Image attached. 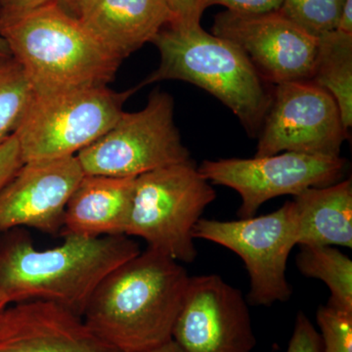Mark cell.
<instances>
[{
	"mask_svg": "<svg viewBox=\"0 0 352 352\" xmlns=\"http://www.w3.org/2000/svg\"><path fill=\"white\" fill-rule=\"evenodd\" d=\"M312 82L332 95L346 131L352 126V34L333 30L318 38Z\"/></svg>",
	"mask_w": 352,
	"mask_h": 352,
	"instance_id": "18",
	"label": "cell"
},
{
	"mask_svg": "<svg viewBox=\"0 0 352 352\" xmlns=\"http://www.w3.org/2000/svg\"><path fill=\"white\" fill-rule=\"evenodd\" d=\"M0 36L36 95L107 85L122 62L54 2L23 15L0 17Z\"/></svg>",
	"mask_w": 352,
	"mask_h": 352,
	"instance_id": "3",
	"label": "cell"
},
{
	"mask_svg": "<svg viewBox=\"0 0 352 352\" xmlns=\"http://www.w3.org/2000/svg\"><path fill=\"white\" fill-rule=\"evenodd\" d=\"M298 224L293 201L271 214L222 221L201 219L194 227V239L226 247L244 261L251 280L249 302L271 307L287 302L292 288L287 280V263L295 245Z\"/></svg>",
	"mask_w": 352,
	"mask_h": 352,
	"instance_id": "8",
	"label": "cell"
},
{
	"mask_svg": "<svg viewBox=\"0 0 352 352\" xmlns=\"http://www.w3.org/2000/svg\"><path fill=\"white\" fill-rule=\"evenodd\" d=\"M296 266L305 276L327 285L329 307L352 312V261L344 252L333 245H300Z\"/></svg>",
	"mask_w": 352,
	"mask_h": 352,
	"instance_id": "19",
	"label": "cell"
},
{
	"mask_svg": "<svg viewBox=\"0 0 352 352\" xmlns=\"http://www.w3.org/2000/svg\"><path fill=\"white\" fill-rule=\"evenodd\" d=\"M152 43L159 50L160 65L141 87L170 80L192 83L230 109L248 134L258 136L272 94L237 45L201 25L178 24L166 25Z\"/></svg>",
	"mask_w": 352,
	"mask_h": 352,
	"instance_id": "4",
	"label": "cell"
},
{
	"mask_svg": "<svg viewBox=\"0 0 352 352\" xmlns=\"http://www.w3.org/2000/svg\"><path fill=\"white\" fill-rule=\"evenodd\" d=\"M141 352H184L182 347L178 346L173 340L164 342L161 346L154 347V349H148V351Z\"/></svg>",
	"mask_w": 352,
	"mask_h": 352,
	"instance_id": "30",
	"label": "cell"
},
{
	"mask_svg": "<svg viewBox=\"0 0 352 352\" xmlns=\"http://www.w3.org/2000/svg\"><path fill=\"white\" fill-rule=\"evenodd\" d=\"M286 352H323L320 333L302 311L296 315L293 335Z\"/></svg>",
	"mask_w": 352,
	"mask_h": 352,
	"instance_id": "23",
	"label": "cell"
},
{
	"mask_svg": "<svg viewBox=\"0 0 352 352\" xmlns=\"http://www.w3.org/2000/svg\"><path fill=\"white\" fill-rule=\"evenodd\" d=\"M80 21L106 50L124 61L152 43L175 17L166 0H99Z\"/></svg>",
	"mask_w": 352,
	"mask_h": 352,
	"instance_id": "16",
	"label": "cell"
},
{
	"mask_svg": "<svg viewBox=\"0 0 352 352\" xmlns=\"http://www.w3.org/2000/svg\"><path fill=\"white\" fill-rule=\"evenodd\" d=\"M129 236H66L58 247L41 250L25 228L0 235V298L7 305L41 300L82 317L99 283L138 256Z\"/></svg>",
	"mask_w": 352,
	"mask_h": 352,
	"instance_id": "1",
	"label": "cell"
},
{
	"mask_svg": "<svg viewBox=\"0 0 352 352\" xmlns=\"http://www.w3.org/2000/svg\"><path fill=\"white\" fill-rule=\"evenodd\" d=\"M85 175L138 177L191 159L175 122V100L154 90L142 110L122 113L110 131L76 155Z\"/></svg>",
	"mask_w": 352,
	"mask_h": 352,
	"instance_id": "7",
	"label": "cell"
},
{
	"mask_svg": "<svg viewBox=\"0 0 352 352\" xmlns=\"http://www.w3.org/2000/svg\"><path fill=\"white\" fill-rule=\"evenodd\" d=\"M99 0H55L58 8L67 15L82 20Z\"/></svg>",
	"mask_w": 352,
	"mask_h": 352,
	"instance_id": "28",
	"label": "cell"
},
{
	"mask_svg": "<svg viewBox=\"0 0 352 352\" xmlns=\"http://www.w3.org/2000/svg\"><path fill=\"white\" fill-rule=\"evenodd\" d=\"M336 30L352 34V0H344L339 25Z\"/></svg>",
	"mask_w": 352,
	"mask_h": 352,
	"instance_id": "29",
	"label": "cell"
},
{
	"mask_svg": "<svg viewBox=\"0 0 352 352\" xmlns=\"http://www.w3.org/2000/svg\"><path fill=\"white\" fill-rule=\"evenodd\" d=\"M15 134L0 144V190L10 182L24 164Z\"/></svg>",
	"mask_w": 352,
	"mask_h": 352,
	"instance_id": "24",
	"label": "cell"
},
{
	"mask_svg": "<svg viewBox=\"0 0 352 352\" xmlns=\"http://www.w3.org/2000/svg\"><path fill=\"white\" fill-rule=\"evenodd\" d=\"M346 166L342 157L282 152L251 159L205 161L198 170L210 184L235 190L242 199L238 215L240 219H249L271 199L295 197L312 187L339 182Z\"/></svg>",
	"mask_w": 352,
	"mask_h": 352,
	"instance_id": "9",
	"label": "cell"
},
{
	"mask_svg": "<svg viewBox=\"0 0 352 352\" xmlns=\"http://www.w3.org/2000/svg\"><path fill=\"white\" fill-rule=\"evenodd\" d=\"M83 175L76 156L23 164L0 190V235L25 227L60 235L67 203Z\"/></svg>",
	"mask_w": 352,
	"mask_h": 352,
	"instance_id": "13",
	"label": "cell"
},
{
	"mask_svg": "<svg viewBox=\"0 0 352 352\" xmlns=\"http://www.w3.org/2000/svg\"><path fill=\"white\" fill-rule=\"evenodd\" d=\"M217 198L212 184L192 160L139 175L126 235L178 263L195 261L193 230Z\"/></svg>",
	"mask_w": 352,
	"mask_h": 352,
	"instance_id": "5",
	"label": "cell"
},
{
	"mask_svg": "<svg viewBox=\"0 0 352 352\" xmlns=\"http://www.w3.org/2000/svg\"><path fill=\"white\" fill-rule=\"evenodd\" d=\"M6 305H7V303L4 302V300H2V298H0V309H1V308L6 307Z\"/></svg>",
	"mask_w": 352,
	"mask_h": 352,
	"instance_id": "32",
	"label": "cell"
},
{
	"mask_svg": "<svg viewBox=\"0 0 352 352\" xmlns=\"http://www.w3.org/2000/svg\"><path fill=\"white\" fill-rule=\"evenodd\" d=\"M34 95L21 65L12 56L0 58V144L17 131Z\"/></svg>",
	"mask_w": 352,
	"mask_h": 352,
	"instance_id": "20",
	"label": "cell"
},
{
	"mask_svg": "<svg viewBox=\"0 0 352 352\" xmlns=\"http://www.w3.org/2000/svg\"><path fill=\"white\" fill-rule=\"evenodd\" d=\"M10 50L7 45L6 41L0 36V58L11 57Z\"/></svg>",
	"mask_w": 352,
	"mask_h": 352,
	"instance_id": "31",
	"label": "cell"
},
{
	"mask_svg": "<svg viewBox=\"0 0 352 352\" xmlns=\"http://www.w3.org/2000/svg\"><path fill=\"white\" fill-rule=\"evenodd\" d=\"M173 340L184 352H252L256 339L242 292L217 274L190 277Z\"/></svg>",
	"mask_w": 352,
	"mask_h": 352,
	"instance_id": "12",
	"label": "cell"
},
{
	"mask_svg": "<svg viewBox=\"0 0 352 352\" xmlns=\"http://www.w3.org/2000/svg\"><path fill=\"white\" fill-rule=\"evenodd\" d=\"M55 0H0V17H12L32 12Z\"/></svg>",
	"mask_w": 352,
	"mask_h": 352,
	"instance_id": "27",
	"label": "cell"
},
{
	"mask_svg": "<svg viewBox=\"0 0 352 352\" xmlns=\"http://www.w3.org/2000/svg\"><path fill=\"white\" fill-rule=\"evenodd\" d=\"M140 88L118 92L101 85L34 95L14 133L24 163L76 156L112 129Z\"/></svg>",
	"mask_w": 352,
	"mask_h": 352,
	"instance_id": "6",
	"label": "cell"
},
{
	"mask_svg": "<svg viewBox=\"0 0 352 352\" xmlns=\"http://www.w3.org/2000/svg\"><path fill=\"white\" fill-rule=\"evenodd\" d=\"M254 157L296 152L340 157L349 138L337 102L311 80L277 85Z\"/></svg>",
	"mask_w": 352,
	"mask_h": 352,
	"instance_id": "10",
	"label": "cell"
},
{
	"mask_svg": "<svg viewBox=\"0 0 352 352\" xmlns=\"http://www.w3.org/2000/svg\"><path fill=\"white\" fill-rule=\"evenodd\" d=\"M166 2L175 17L173 24L201 25L204 12L201 0H166Z\"/></svg>",
	"mask_w": 352,
	"mask_h": 352,
	"instance_id": "26",
	"label": "cell"
},
{
	"mask_svg": "<svg viewBox=\"0 0 352 352\" xmlns=\"http://www.w3.org/2000/svg\"><path fill=\"white\" fill-rule=\"evenodd\" d=\"M212 34L237 45L265 82L310 80L318 38L303 31L279 10L215 16Z\"/></svg>",
	"mask_w": 352,
	"mask_h": 352,
	"instance_id": "11",
	"label": "cell"
},
{
	"mask_svg": "<svg viewBox=\"0 0 352 352\" xmlns=\"http://www.w3.org/2000/svg\"><path fill=\"white\" fill-rule=\"evenodd\" d=\"M323 352H352V312L322 305L316 312Z\"/></svg>",
	"mask_w": 352,
	"mask_h": 352,
	"instance_id": "22",
	"label": "cell"
},
{
	"mask_svg": "<svg viewBox=\"0 0 352 352\" xmlns=\"http://www.w3.org/2000/svg\"><path fill=\"white\" fill-rule=\"evenodd\" d=\"M0 352H119L82 317L56 303L32 300L0 309Z\"/></svg>",
	"mask_w": 352,
	"mask_h": 352,
	"instance_id": "14",
	"label": "cell"
},
{
	"mask_svg": "<svg viewBox=\"0 0 352 352\" xmlns=\"http://www.w3.org/2000/svg\"><path fill=\"white\" fill-rule=\"evenodd\" d=\"M283 0H201V8L222 6L227 10L245 14H258L279 10Z\"/></svg>",
	"mask_w": 352,
	"mask_h": 352,
	"instance_id": "25",
	"label": "cell"
},
{
	"mask_svg": "<svg viewBox=\"0 0 352 352\" xmlns=\"http://www.w3.org/2000/svg\"><path fill=\"white\" fill-rule=\"evenodd\" d=\"M189 278L180 263L147 248L102 280L83 321L119 352L161 346L173 340Z\"/></svg>",
	"mask_w": 352,
	"mask_h": 352,
	"instance_id": "2",
	"label": "cell"
},
{
	"mask_svg": "<svg viewBox=\"0 0 352 352\" xmlns=\"http://www.w3.org/2000/svg\"><path fill=\"white\" fill-rule=\"evenodd\" d=\"M298 245L352 249V182L312 187L295 196Z\"/></svg>",
	"mask_w": 352,
	"mask_h": 352,
	"instance_id": "17",
	"label": "cell"
},
{
	"mask_svg": "<svg viewBox=\"0 0 352 352\" xmlns=\"http://www.w3.org/2000/svg\"><path fill=\"white\" fill-rule=\"evenodd\" d=\"M344 0H283L279 11L315 38L337 29Z\"/></svg>",
	"mask_w": 352,
	"mask_h": 352,
	"instance_id": "21",
	"label": "cell"
},
{
	"mask_svg": "<svg viewBox=\"0 0 352 352\" xmlns=\"http://www.w3.org/2000/svg\"><path fill=\"white\" fill-rule=\"evenodd\" d=\"M135 179L83 175L67 203L60 235L82 238L126 235Z\"/></svg>",
	"mask_w": 352,
	"mask_h": 352,
	"instance_id": "15",
	"label": "cell"
}]
</instances>
